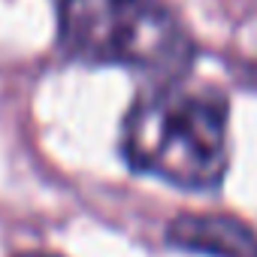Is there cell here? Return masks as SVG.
<instances>
[{"mask_svg": "<svg viewBox=\"0 0 257 257\" xmlns=\"http://www.w3.org/2000/svg\"><path fill=\"white\" fill-rule=\"evenodd\" d=\"M167 239L209 257H257V236L227 215H182L170 224Z\"/></svg>", "mask_w": 257, "mask_h": 257, "instance_id": "3957f363", "label": "cell"}, {"mask_svg": "<svg viewBox=\"0 0 257 257\" xmlns=\"http://www.w3.org/2000/svg\"><path fill=\"white\" fill-rule=\"evenodd\" d=\"M19 257H61V254H46V251L40 254V251H28V254H19Z\"/></svg>", "mask_w": 257, "mask_h": 257, "instance_id": "277c9868", "label": "cell"}, {"mask_svg": "<svg viewBox=\"0 0 257 257\" xmlns=\"http://www.w3.org/2000/svg\"><path fill=\"white\" fill-rule=\"evenodd\" d=\"M121 155L143 176L185 191H215L230 164L227 100L176 82L161 85L127 112Z\"/></svg>", "mask_w": 257, "mask_h": 257, "instance_id": "6da1fadb", "label": "cell"}, {"mask_svg": "<svg viewBox=\"0 0 257 257\" xmlns=\"http://www.w3.org/2000/svg\"><path fill=\"white\" fill-rule=\"evenodd\" d=\"M58 46L94 67H127L173 85L191 70L194 43L158 0H61Z\"/></svg>", "mask_w": 257, "mask_h": 257, "instance_id": "7a4b0ae2", "label": "cell"}]
</instances>
